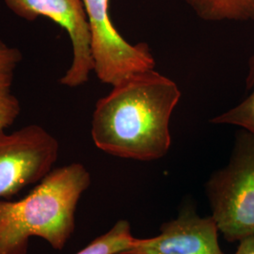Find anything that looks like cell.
Returning <instances> with one entry per match:
<instances>
[{"label": "cell", "instance_id": "6da1fadb", "mask_svg": "<svg viewBox=\"0 0 254 254\" xmlns=\"http://www.w3.org/2000/svg\"><path fill=\"white\" fill-rule=\"evenodd\" d=\"M181 96L175 82L154 70L131 75L97 101L91 120L93 143L121 158H162L172 145L170 122Z\"/></svg>", "mask_w": 254, "mask_h": 254}, {"label": "cell", "instance_id": "7a4b0ae2", "mask_svg": "<svg viewBox=\"0 0 254 254\" xmlns=\"http://www.w3.org/2000/svg\"><path fill=\"white\" fill-rule=\"evenodd\" d=\"M91 183L84 165L71 163L48 173L25 198L0 200V254H27L33 236L63 250L74 232L78 201Z\"/></svg>", "mask_w": 254, "mask_h": 254}, {"label": "cell", "instance_id": "3957f363", "mask_svg": "<svg viewBox=\"0 0 254 254\" xmlns=\"http://www.w3.org/2000/svg\"><path fill=\"white\" fill-rule=\"evenodd\" d=\"M212 217L229 242L254 236V135H236L230 160L205 187Z\"/></svg>", "mask_w": 254, "mask_h": 254}, {"label": "cell", "instance_id": "277c9868", "mask_svg": "<svg viewBox=\"0 0 254 254\" xmlns=\"http://www.w3.org/2000/svg\"><path fill=\"white\" fill-rule=\"evenodd\" d=\"M59 153L58 139L41 126L0 131V200L42 181L54 170Z\"/></svg>", "mask_w": 254, "mask_h": 254}, {"label": "cell", "instance_id": "5b68a950", "mask_svg": "<svg viewBox=\"0 0 254 254\" xmlns=\"http://www.w3.org/2000/svg\"><path fill=\"white\" fill-rule=\"evenodd\" d=\"M91 33L93 72L104 84L115 86L135 73L154 70L155 61L146 43L130 44L109 15V0H82Z\"/></svg>", "mask_w": 254, "mask_h": 254}, {"label": "cell", "instance_id": "8992f818", "mask_svg": "<svg viewBox=\"0 0 254 254\" xmlns=\"http://www.w3.org/2000/svg\"><path fill=\"white\" fill-rule=\"evenodd\" d=\"M5 5L19 18L32 22L46 17L63 27L71 40L73 60L60 83L77 88L88 82L94 63L91 28L82 0H5Z\"/></svg>", "mask_w": 254, "mask_h": 254}, {"label": "cell", "instance_id": "52a82bcc", "mask_svg": "<svg viewBox=\"0 0 254 254\" xmlns=\"http://www.w3.org/2000/svg\"><path fill=\"white\" fill-rule=\"evenodd\" d=\"M218 232L212 216L200 217L188 206L177 218L165 222L158 236L136 238L124 254H224Z\"/></svg>", "mask_w": 254, "mask_h": 254}, {"label": "cell", "instance_id": "ba28073f", "mask_svg": "<svg viewBox=\"0 0 254 254\" xmlns=\"http://www.w3.org/2000/svg\"><path fill=\"white\" fill-rule=\"evenodd\" d=\"M22 59L18 48L0 40V131L11 127L21 112L20 101L12 92V84Z\"/></svg>", "mask_w": 254, "mask_h": 254}, {"label": "cell", "instance_id": "9c48e42d", "mask_svg": "<svg viewBox=\"0 0 254 254\" xmlns=\"http://www.w3.org/2000/svg\"><path fill=\"white\" fill-rule=\"evenodd\" d=\"M205 22H254V0H185Z\"/></svg>", "mask_w": 254, "mask_h": 254}, {"label": "cell", "instance_id": "30bf717a", "mask_svg": "<svg viewBox=\"0 0 254 254\" xmlns=\"http://www.w3.org/2000/svg\"><path fill=\"white\" fill-rule=\"evenodd\" d=\"M130 223L121 219L104 235L96 237L89 245L75 254H124L133 244Z\"/></svg>", "mask_w": 254, "mask_h": 254}, {"label": "cell", "instance_id": "8fae6325", "mask_svg": "<svg viewBox=\"0 0 254 254\" xmlns=\"http://www.w3.org/2000/svg\"><path fill=\"white\" fill-rule=\"evenodd\" d=\"M253 92L235 108L210 120L213 125H227L241 127L254 135V86Z\"/></svg>", "mask_w": 254, "mask_h": 254}, {"label": "cell", "instance_id": "7c38bea8", "mask_svg": "<svg viewBox=\"0 0 254 254\" xmlns=\"http://www.w3.org/2000/svg\"><path fill=\"white\" fill-rule=\"evenodd\" d=\"M235 254H254V236L241 240Z\"/></svg>", "mask_w": 254, "mask_h": 254}, {"label": "cell", "instance_id": "4fadbf2b", "mask_svg": "<svg viewBox=\"0 0 254 254\" xmlns=\"http://www.w3.org/2000/svg\"><path fill=\"white\" fill-rule=\"evenodd\" d=\"M254 86V55L249 61V69L246 77V88L247 90L253 89Z\"/></svg>", "mask_w": 254, "mask_h": 254}]
</instances>
